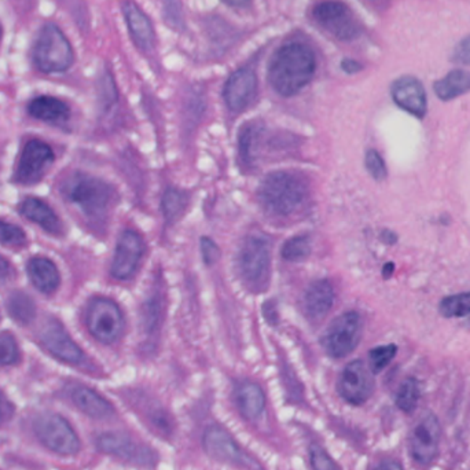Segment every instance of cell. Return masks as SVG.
<instances>
[{
  "label": "cell",
  "instance_id": "d4e9b609",
  "mask_svg": "<svg viewBox=\"0 0 470 470\" xmlns=\"http://www.w3.org/2000/svg\"><path fill=\"white\" fill-rule=\"evenodd\" d=\"M21 213L32 222L37 223L47 233L54 234V235L62 233V223L60 218L44 201L39 198H27L22 203Z\"/></svg>",
  "mask_w": 470,
  "mask_h": 470
},
{
  "label": "cell",
  "instance_id": "6da1fadb",
  "mask_svg": "<svg viewBox=\"0 0 470 470\" xmlns=\"http://www.w3.org/2000/svg\"><path fill=\"white\" fill-rule=\"evenodd\" d=\"M315 69L313 49L303 43H289L274 55L268 68V82L276 94L293 97L310 84Z\"/></svg>",
  "mask_w": 470,
  "mask_h": 470
},
{
  "label": "cell",
  "instance_id": "83f0119b",
  "mask_svg": "<svg viewBox=\"0 0 470 470\" xmlns=\"http://www.w3.org/2000/svg\"><path fill=\"white\" fill-rule=\"evenodd\" d=\"M261 127L258 123H248L243 125L240 132V155L246 165H251L255 160L256 147H258L259 139H260Z\"/></svg>",
  "mask_w": 470,
  "mask_h": 470
},
{
  "label": "cell",
  "instance_id": "e575fe53",
  "mask_svg": "<svg viewBox=\"0 0 470 470\" xmlns=\"http://www.w3.org/2000/svg\"><path fill=\"white\" fill-rule=\"evenodd\" d=\"M27 243L24 230L12 223L0 220V243L6 246H22Z\"/></svg>",
  "mask_w": 470,
  "mask_h": 470
},
{
  "label": "cell",
  "instance_id": "7dc6e473",
  "mask_svg": "<svg viewBox=\"0 0 470 470\" xmlns=\"http://www.w3.org/2000/svg\"><path fill=\"white\" fill-rule=\"evenodd\" d=\"M394 263H386V266H384L383 268V276L386 279L391 278L392 275H394Z\"/></svg>",
  "mask_w": 470,
  "mask_h": 470
},
{
  "label": "cell",
  "instance_id": "277c9868",
  "mask_svg": "<svg viewBox=\"0 0 470 470\" xmlns=\"http://www.w3.org/2000/svg\"><path fill=\"white\" fill-rule=\"evenodd\" d=\"M32 60L46 75L64 73L75 62V52L67 35L52 22L43 25L32 47Z\"/></svg>",
  "mask_w": 470,
  "mask_h": 470
},
{
  "label": "cell",
  "instance_id": "5b68a950",
  "mask_svg": "<svg viewBox=\"0 0 470 470\" xmlns=\"http://www.w3.org/2000/svg\"><path fill=\"white\" fill-rule=\"evenodd\" d=\"M241 278L253 291H263L270 283L271 249L263 237L246 238L238 253Z\"/></svg>",
  "mask_w": 470,
  "mask_h": 470
},
{
  "label": "cell",
  "instance_id": "c3c4849f",
  "mask_svg": "<svg viewBox=\"0 0 470 470\" xmlns=\"http://www.w3.org/2000/svg\"><path fill=\"white\" fill-rule=\"evenodd\" d=\"M7 410V402L4 399V394L0 392V419L4 417V411Z\"/></svg>",
  "mask_w": 470,
  "mask_h": 470
},
{
  "label": "cell",
  "instance_id": "f6af8a7d",
  "mask_svg": "<svg viewBox=\"0 0 470 470\" xmlns=\"http://www.w3.org/2000/svg\"><path fill=\"white\" fill-rule=\"evenodd\" d=\"M376 470H403V467L396 462H384Z\"/></svg>",
  "mask_w": 470,
  "mask_h": 470
},
{
  "label": "cell",
  "instance_id": "2e32d148",
  "mask_svg": "<svg viewBox=\"0 0 470 470\" xmlns=\"http://www.w3.org/2000/svg\"><path fill=\"white\" fill-rule=\"evenodd\" d=\"M258 94V77L251 68H241L228 77L223 98L228 109L243 112L255 100Z\"/></svg>",
  "mask_w": 470,
  "mask_h": 470
},
{
  "label": "cell",
  "instance_id": "60d3db41",
  "mask_svg": "<svg viewBox=\"0 0 470 470\" xmlns=\"http://www.w3.org/2000/svg\"><path fill=\"white\" fill-rule=\"evenodd\" d=\"M10 276H12V266H10L6 259L0 256V283L9 281Z\"/></svg>",
  "mask_w": 470,
  "mask_h": 470
},
{
  "label": "cell",
  "instance_id": "d6a6232c",
  "mask_svg": "<svg viewBox=\"0 0 470 470\" xmlns=\"http://www.w3.org/2000/svg\"><path fill=\"white\" fill-rule=\"evenodd\" d=\"M20 361V348L12 333H0V366H10Z\"/></svg>",
  "mask_w": 470,
  "mask_h": 470
},
{
  "label": "cell",
  "instance_id": "836d02e7",
  "mask_svg": "<svg viewBox=\"0 0 470 470\" xmlns=\"http://www.w3.org/2000/svg\"><path fill=\"white\" fill-rule=\"evenodd\" d=\"M398 352V347L394 344H389V346L377 347V348L371 349L370 351V369L374 374L383 371L392 359L396 355Z\"/></svg>",
  "mask_w": 470,
  "mask_h": 470
},
{
  "label": "cell",
  "instance_id": "e0dca14e",
  "mask_svg": "<svg viewBox=\"0 0 470 470\" xmlns=\"http://www.w3.org/2000/svg\"><path fill=\"white\" fill-rule=\"evenodd\" d=\"M97 444L100 451L115 455L117 458L125 459L128 462L142 465V466H150L155 461V455L149 449L134 443L130 437L123 436V434H100Z\"/></svg>",
  "mask_w": 470,
  "mask_h": 470
},
{
  "label": "cell",
  "instance_id": "f35d334b",
  "mask_svg": "<svg viewBox=\"0 0 470 470\" xmlns=\"http://www.w3.org/2000/svg\"><path fill=\"white\" fill-rule=\"evenodd\" d=\"M452 61L457 64L470 65V36L465 37L457 44L452 55Z\"/></svg>",
  "mask_w": 470,
  "mask_h": 470
},
{
  "label": "cell",
  "instance_id": "74e56055",
  "mask_svg": "<svg viewBox=\"0 0 470 470\" xmlns=\"http://www.w3.org/2000/svg\"><path fill=\"white\" fill-rule=\"evenodd\" d=\"M201 252H203V261L208 266L216 263L219 260V256H220L218 245L207 237L201 238Z\"/></svg>",
  "mask_w": 470,
  "mask_h": 470
},
{
  "label": "cell",
  "instance_id": "4fadbf2b",
  "mask_svg": "<svg viewBox=\"0 0 470 470\" xmlns=\"http://www.w3.org/2000/svg\"><path fill=\"white\" fill-rule=\"evenodd\" d=\"M440 425L436 416L425 413L414 425L410 434V452L414 461L421 465L432 464L439 450Z\"/></svg>",
  "mask_w": 470,
  "mask_h": 470
},
{
  "label": "cell",
  "instance_id": "603a6c76",
  "mask_svg": "<svg viewBox=\"0 0 470 470\" xmlns=\"http://www.w3.org/2000/svg\"><path fill=\"white\" fill-rule=\"evenodd\" d=\"M235 403L245 418L256 419L266 409V394L258 384L243 381L235 388Z\"/></svg>",
  "mask_w": 470,
  "mask_h": 470
},
{
  "label": "cell",
  "instance_id": "7c38bea8",
  "mask_svg": "<svg viewBox=\"0 0 470 470\" xmlns=\"http://www.w3.org/2000/svg\"><path fill=\"white\" fill-rule=\"evenodd\" d=\"M374 391V378L371 370L362 361L347 364L340 379L339 392L341 398L354 406H361L370 399Z\"/></svg>",
  "mask_w": 470,
  "mask_h": 470
},
{
  "label": "cell",
  "instance_id": "ee69618b",
  "mask_svg": "<svg viewBox=\"0 0 470 470\" xmlns=\"http://www.w3.org/2000/svg\"><path fill=\"white\" fill-rule=\"evenodd\" d=\"M12 2H14V4H16L20 10H22V12H29L34 0H12Z\"/></svg>",
  "mask_w": 470,
  "mask_h": 470
},
{
  "label": "cell",
  "instance_id": "44dd1931",
  "mask_svg": "<svg viewBox=\"0 0 470 470\" xmlns=\"http://www.w3.org/2000/svg\"><path fill=\"white\" fill-rule=\"evenodd\" d=\"M28 113L34 119L40 122L50 123V124L62 125L69 120L70 109L64 100L50 95H40L28 105Z\"/></svg>",
  "mask_w": 470,
  "mask_h": 470
},
{
  "label": "cell",
  "instance_id": "484cf974",
  "mask_svg": "<svg viewBox=\"0 0 470 470\" xmlns=\"http://www.w3.org/2000/svg\"><path fill=\"white\" fill-rule=\"evenodd\" d=\"M434 92L442 100H452L470 92V73L455 69L434 83Z\"/></svg>",
  "mask_w": 470,
  "mask_h": 470
},
{
  "label": "cell",
  "instance_id": "52a82bcc",
  "mask_svg": "<svg viewBox=\"0 0 470 470\" xmlns=\"http://www.w3.org/2000/svg\"><path fill=\"white\" fill-rule=\"evenodd\" d=\"M362 318L355 311L337 316L322 339V346L331 358H344L355 351L362 339Z\"/></svg>",
  "mask_w": 470,
  "mask_h": 470
},
{
  "label": "cell",
  "instance_id": "681fc988",
  "mask_svg": "<svg viewBox=\"0 0 470 470\" xmlns=\"http://www.w3.org/2000/svg\"><path fill=\"white\" fill-rule=\"evenodd\" d=\"M0 35H2V27H0Z\"/></svg>",
  "mask_w": 470,
  "mask_h": 470
},
{
  "label": "cell",
  "instance_id": "7a4b0ae2",
  "mask_svg": "<svg viewBox=\"0 0 470 470\" xmlns=\"http://www.w3.org/2000/svg\"><path fill=\"white\" fill-rule=\"evenodd\" d=\"M259 203L267 215L286 219L298 213L308 200V185L296 173L273 172L259 186Z\"/></svg>",
  "mask_w": 470,
  "mask_h": 470
},
{
  "label": "cell",
  "instance_id": "5bb4252c",
  "mask_svg": "<svg viewBox=\"0 0 470 470\" xmlns=\"http://www.w3.org/2000/svg\"><path fill=\"white\" fill-rule=\"evenodd\" d=\"M143 253H145V243L139 234L135 233L134 230L123 231L116 246L112 275L122 281L132 278L139 267Z\"/></svg>",
  "mask_w": 470,
  "mask_h": 470
},
{
  "label": "cell",
  "instance_id": "ab89813d",
  "mask_svg": "<svg viewBox=\"0 0 470 470\" xmlns=\"http://www.w3.org/2000/svg\"><path fill=\"white\" fill-rule=\"evenodd\" d=\"M164 9L168 22L179 25L182 21L179 0H165Z\"/></svg>",
  "mask_w": 470,
  "mask_h": 470
},
{
  "label": "cell",
  "instance_id": "f546056e",
  "mask_svg": "<svg viewBox=\"0 0 470 470\" xmlns=\"http://www.w3.org/2000/svg\"><path fill=\"white\" fill-rule=\"evenodd\" d=\"M187 195L176 190V188H168L163 197V211H164L165 219L168 223H173L180 218L187 207Z\"/></svg>",
  "mask_w": 470,
  "mask_h": 470
},
{
  "label": "cell",
  "instance_id": "8d00e7d4",
  "mask_svg": "<svg viewBox=\"0 0 470 470\" xmlns=\"http://www.w3.org/2000/svg\"><path fill=\"white\" fill-rule=\"evenodd\" d=\"M310 461L313 470H340V467L337 466L336 462L331 459V455L316 444L311 447Z\"/></svg>",
  "mask_w": 470,
  "mask_h": 470
},
{
  "label": "cell",
  "instance_id": "4dcf8cb0",
  "mask_svg": "<svg viewBox=\"0 0 470 470\" xmlns=\"http://www.w3.org/2000/svg\"><path fill=\"white\" fill-rule=\"evenodd\" d=\"M419 401V386L417 379H404L402 386H399L396 394V404L399 409L403 410L406 413H411L417 407Z\"/></svg>",
  "mask_w": 470,
  "mask_h": 470
},
{
  "label": "cell",
  "instance_id": "3957f363",
  "mask_svg": "<svg viewBox=\"0 0 470 470\" xmlns=\"http://www.w3.org/2000/svg\"><path fill=\"white\" fill-rule=\"evenodd\" d=\"M61 193L92 222H102L115 201V188L109 183L83 172L68 176Z\"/></svg>",
  "mask_w": 470,
  "mask_h": 470
},
{
  "label": "cell",
  "instance_id": "4316f807",
  "mask_svg": "<svg viewBox=\"0 0 470 470\" xmlns=\"http://www.w3.org/2000/svg\"><path fill=\"white\" fill-rule=\"evenodd\" d=\"M7 311L20 325H28L36 316V306L29 296L22 291H14L7 300Z\"/></svg>",
  "mask_w": 470,
  "mask_h": 470
},
{
  "label": "cell",
  "instance_id": "8fae6325",
  "mask_svg": "<svg viewBox=\"0 0 470 470\" xmlns=\"http://www.w3.org/2000/svg\"><path fill=\"white\" fill-rule=\"evenodd\" d=\"M54 163V153L47 143L32 139L25 145L16 171V180L31 186L40 182L50 165Z\"/></svg>",
  "mask_w": 470,
  "mask_h": 470
},
{
  "label": "cell",
  "instance_id": "f1b7e54d",
  "mask_svg": "<svg viewBox=\"0 0 470 470\" xmlns=\"http://www.w3.org/2000/svg\"><path fill=\"white\" fill-rule=\"evenodd\" d=\"M439 311L444 318H462L470 315V291L447 296L440 303Z\"/></svg>",
  "mask_w": 470,
  "mask_h": 470
},
{
  "label": "cell",
  "instance_id": "b9f144b4",
  "mask_svg": "<svg viewBox=\"0 0 470 470\" xmlns=\"http://www.w3.org/2000/svg\"><path fill=\"white\" fill-rule=\"evenodd\" d=\"M341 65H343V69L347 73H349V75H354V73L359 72L362 69V65L359 62L354 61V60H344Z\"/></svg>",
  "mask_w": 470,
  "mask_h": 470
},
{
  "label": "cell",
  "instance_id": "bcb514c9",
  "mask_svg": "<svg viewBox=\"0 0 470 470\" xmlns=\"http://www.w3.org/2000/svg\"><path fill=\"white\" fill-rule=\"evenodd\" d=\"M396 234L392 233V231L386 230L383 233V241L386 243H388V245H394V243H396Z\"/></svg>",
  "mask_w": 470,
  "mask_h": 470
},
{
  "label": "cell",
  "instance_id": "ac0fdd59",
  "mask_svg": "<svg viewBox=\"0 0 470 470\" xmlns=\"http://www.w3.org/2000/svg\"><path fill=\"white\" fill-rule=\"evenodd\" d=\"M394 104L417 119H424L428 110L424 85L413 76H403L392 84Z\"/></svg>",
  "mask_w": 470,
  "mask_h": 470
},
{
  "label": "cell",
  "instance_id": "7bdbcfd3",
  "mask_svg": "<svg viewBox=\"0 0 470 470\" xmlns=\"http://www.w3.org/2000/svg\"><path fill=\"white\" fill-rule=\"evenodd\" d=\"M223 2L228 6L238 7V9H243L251 4V0H223Z\"/></svg>",
  "mask_w": 470,
  "mask_h": 470
},
{
  "label": "cell",
  "instance_id": "30bf717a",
  "mask_svg": "<svg viewBox=\"0 0 470 470\" xmlns=\"http://www.w3.org/2000/svg\"><path fill=\"white\" fill-rule=\"evenodd\" d=\"M203 449L216 461L245 470H263L255 459L241 449L230 434L219 426H211L203 434Z\"/></svg>",
  "mask_w": 470,
  "mask_h": 470
},
{
  "label": "cell",
  "instance_id": "ba28073f",
  "mask_svg": "<svg viewBox=\"0 0 470 470\" xmlns=\"http://www.w3.org/2000/svg\"><path fill=\"white\" fill-rule=\"evenodd\" d=\"M313 17L326 32L343 42L354 40L361 34V27L354 12L339 0L319 2L314 6Z\"/></svg>",
  "mask_w": 470,
  "mask_h": 470
},
{
  "label": "cell",
  "instance_id": "9c48e42d",
  "mask_svg": "<svg viewBox=\"0 0 470 470\" xmlns=\"http://www.w3.org/2000/svg\"><path fill=\"white\" fill-rule=\"evenodd\" d=\"M35 432L47 449L60 455L79 452L80 442L69 422L58 414H43L35 422Z\"/></svg>",
  "mask_w": 470,
  "mask_h": 470
},
{
  "label": "cell",
  "instance_id": "d6986e66",
  "mask_svg": "<svg viewBox=\"0 0 470 470\" xmlns=\"http://www.w3.org/2000/svg\"><path fill=\"white\" fill-rule=\"evenodd\" d=\"M123 14L135 44L145 52L152 50L155 46V35L149 17L146 16L132 0H125L123 4Z\"/></svg>",
  "mask_w": 470,
  "mask_h": 470
},
{
  "label": "cell",
  "instance_id": "cb8c5ba5",
  "mask_svg": "<svg viewBox=\"0 0 470 470\" xmlns=\"http://www.w3.org/2000/svg\"><path fill=\"white\" fill-rule=\"evenodd\" d=\"M70 398L83 413L92 418H108L115 414L112 404L87 386H76L70 394Z\"/></svg>",
  "mask_w": 470,
  "mask_h": 470
},
{
  "label": "cell",
  "instance_id": "d590c367",
  "mask_svg": "<svg viewBox=\"0 0 470 470\" xmlns=\"http://www.w3.org/2000/svg\"><path fill=\"white\" fill-rule=\"evenodd\" d=\"M364 164H366L367 171L373 176L374 179L378 180V182H383V180L386 179L388 171H386L384 158L381 157V155L377 150H367Z\"/></svg>",
  "mask_w": 470,
  "mask_h": 470
},
{
  "label": "cell",
  "instance_id": "ffe728a7",
  "mask_svg": "<svg viewBox=\"0 0 470 470\" xmlns=\"http://www.w3.org/2000/svg\"><path fill=\"white\" fill-rule=\"evenodd\" d=\"M334 301L333 286L326 279L311 283L304 296V310L308 318L321 321L328 315Z\"/></svg>",
  "mask_w": 470,
  "mask_h": 470
},
{
  "label": "cell",
  "instance_id": "8992f818",
  "mask_svg": "<svg viewBox=\"0 0 470 470\" xmlns=\"http://www.w3.org/2000/svg\"><path fill=\"white\" fill-rule=\"evenodd\" d=\"M87 328L100 343H116L124 331V316L120 307L110 299H94L88 306Z\"/></svg>",
  "mask_w": 470,
  "mask_h": 470
},
{
  "label": "cell",
  "instance_id": "1f68e13d",
  "mask_svg": "<svg viewBox=\"0 0 470 470\" xmlns=\"http://www.w3.org/2000/svg\"><path fill=\"white\" fill-rule=\"evenodd\" d=\"M311 255V240L307 235H298L283 245V258L288 261L306 260Z\"/></svg>",
  "mask_w": 470,
  "mask_h": 470
},
{
  "label": "cell",
  "instance_id": "7402d4cb",
  "mask_svg": "<svg viewBox=\"0 0 470 470\" xmlns=\"http://www.w3.org/2000/svg\"><path fill=\"white\" fill-rule=\"evenodd\" d=\"M27 273L35 288L42 293H52L61 283L57 266L47 258H35L29 260Z\"/></svg>",
  "mask_w": 470,
  "mask_h": 470
},
{
  "label": "cell",
  "instance_id": "9a60e30c",
  "mask_svg": "<svg viewBox=\"0 0 470 470\" xmlns=\"http://www.w3.org/2000/svg\"><path fill=\"white\" fill-rule=\"evenodd\" d=\"M40 340L47 351L60 361L79 364L84 361V354L79 348L64 326L54 318L47 319L40 329Z\"/></svg>",
  "mask_w": 470,
  "mask_h": 470
}]
</instances>
